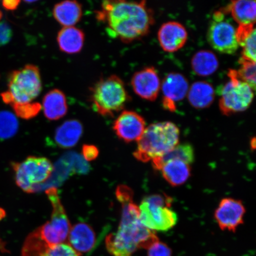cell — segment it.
I'll return each mask as SVG.
<instances>
[{"label":"cell","instance_id":"cell-1","mask_svg":"<svg viewBox=\"0 0 256 256\" xmlns=\"http://www.w3.org/2000/svg\"><path fill=\"white\" fill-rule=\"evenodd\" d=\"M116 196L122 204V215L117 232L106 238L110 254L113 256H131L138 250L148 249L159 241L154 232L140 222L139 206L134 202L132 190L126 186H120Z\"/></svg>","mask_w":256,"mask_h":256},{"label":"cell","instance_id":"cell-2","mask_svg":"<svg viewBox=\"0 0 256 256\" xmlns=\"http://www.w3.org/2000/svg\"><path fill=\"white\" fill-rule=\"evenodd\" d=\"M97 20L106 26L110 36L124 43H130L148 33L154 21L151 9L146 2L124 0L102 2L100 10L96 12Z\"/></svg>","mask_w":256,"mask_h":256},{"label":"cell","instance_id":"cell-3","mask_svg":"<svg viewBox=\"0 0 256 256\" xmlns=\"http://www.w3.org/2000/svg\"><path fill=\"white\" fill-rule=\"evenodd\" d=\"M179 136L178 128L171 122L150 124L137 142L134 156L143 162L162 158L178 145Z\"/></svg>","mask_w":256,"mask_h":256},{"label":"cell","instance_id":"cell-4","mask_svg":"<svg viewBox=\"0 0 256 256\" xmlns=\"http://www.w3.org/2000/svg\"><path fill=\"white\" fill-rule=\"evenodd\" d=\"M42 89L40 70L28 64L9 76L8 90L1 94L2 100L12 108L32 103Z\"/></svg>","mask_w":256,"mask_h":256},{"label":"cell","instance_id":"cell-5","mask_svg":"<svg viewBox=\"0 0 256 256\" xmlns=\"http://www.w3.org/2000/svg\"><path fill=\"white\" fill-rule=\"evenodd\" d=\"M90 92L92 108L104 117H113L124 110L129 100L122 80L116 75L99 80L90 88Z\"/></svg>","mask_w":256,"mask_h":256},{"label":"cell","instance_id":"cell-6","mask_svg":"<svg viewBox=\"0 0 256 256\" xmlns=\"http://www.w3.org/2000/svg\"><path fill=\"white\" fill-rule=\"evenodd\" d=\"M172 200L166 194L150 195L139 206L142 225L152 231L166 232L178 222L177 214L172 210Z\"/></svg>","mask_w":256,"mask_h":256},{"label":"cell","instance_id":"cell-7","mask_svg":"<svg viewBox=\"0 0 256 256\" xmlns=\"http://www.w3.org/2000/svg\"><path fill=\"white\" fill-rule=\"evenodd\" d=\"M46 194L52 204V215L49 222L34 232L42 241L48 246L65 243L68 240L72 226L60 202L58 192L56 188L51 187L46 191Z\"/></svg>","mask_w":256,"mask_h":256},{"label":"cell","instance_id":"cell-8","mask_svg":"<svg viewBox=\"0 0 256 256\" xmlns=\"http://www.w3.org/2000/svg\"><path fill=\"white\" fill-rule=\"evenodd\" d=\"M12 168L16 184L28 194L36 192L37 186L46 182L54 170L52 162L42 156H28L24 162L12 163Z\"/></svg>","mask_w":256,"mask_h":256},{"label":"cell","instance_id":"cell-9","mask_svg":"<svg viewBox=\"0 0 256 256\" xmlns=\"http://www.w3.org/2000/svg\"><path fill=\"white\" fill-rule=\"evenodd\" d=\"M230 78L220 91L219 106L226 116L248 110L254 97V90L240 78L238 72L230 70Z\"/></svg>","mask_w":256,"mask_h":256},{"label":"cell","instance_id":"cell-10","mask_svg":"<svg viewBox=\"0 0 256 256\" xmlns=\"http://www.w3.org/2000/svg\"><path fill=\"white\" fill-rule=\"evenodd\" d=\"M224 8L214 12L208 28L207 38L211 46L219 52L233 54L239 47L236 30L228 18Z\"/></svg>","mask_w":256,"mask_h":256},{"label":"cell","instance_id":"cell-11","mask_svg":"<svg viewBox=\"0 0 256 256\" xmlns=\"http://www.w3.org/2000/svg\"><path fill=\"white\" fill-rule=\"evenodd\" d=\"M245 213V207L241 200L227 198L220 200L214 217L222 231L235 232L236 228L244 222Z\"/></svg>","mask_w":256,"mask_h":256},{"label":"cell","instance_id":"cell-12","mask_svg":"<svg viewBox=\"0 0 256 256\" xmlns=\"http://www.w3.org/2000/svg\"><path fill=\"white\" fill-rule=\"evenodd\" d=\"M146 121L136 112L124 110L115 120L114 130L124 142H138L146 130Z\"/></svg>","mask_w":256,"mask_h":256},{"label":"cell","instance_id":"cell-13","mask_svg":"<svg viewBox=\"0 0 256 256\" xmlns=\"http://www.w3.org/2000/svg\"><path fill=\"white\" fill-rule=\"evenodd\" d=\"M188 82L180 73L171 72L165 76L162 82V104L166 110L174 112L176 104L183 100L187 95Z\"/></svg>","mask_w":256,"mask_h":256},{"label":"cell","instance_id":"cell-14","mask_svg":"<svg viewBox=\"0 0 256 256\" xmlns=\"http://www.w3.org/2000/svg\"><path fill=\"white\" fill-rule=\"evenodd\" d=\"M21 256H80L68 243L48 246L38 236L35 232L26 240Z\"/></svg>","mask_w":256,"mask_h":256},{"label":"cell","instance_id":"cell-15","mask_svg":"<svg viewBox=\"0 0 256 256\" xmlns=\"http://www.w3.org/2000/svg\"><path fill=\"white\" fill-rule=\"evenodd\" d=\"M131 84L137 95L152 102L158 98L161 88L159 76L154 67H146L134 74Z\"/></svg>","mask_w":256,"mask_h":256},{"label":"cell","instance_id":"cell-16","mask_svg":"<svg viewBox=\"0 0 256 256\" xmlns=\"http://www.w3.org/2000/svg\"><path fill=\"white\" fill-rule=\"evenodd\" d=\"M160 46L168 52H174L183 47L188 40V32L184 26L177 22L163 24L158 33Z\"/></svg>","mask_w":256,"mask_h":256},{"label":"cell","instance_id":"cell-17","mask_svg":"<svg viewBox=\"0 0 256 256\" xmlns=\"http://www.w3.org/2000/svg\"><path fill=\"white\" fill-rule=\"evenodd\" d=\"M67 240V243L80 255L92 251L96 242L94 229L86 223H78L72 226Z\"/></svg>","mask_w":256,"mask_h":256},{"label":"cell","instance_id":"cell-18","mask_svg":"<svg viewBox=\"0 0 256 256\" xmlns=\"http://www.w3.org/2000/svg\"><path fill=\"white\" fill-rule=\"evenodd\" d=\"M42 108L48 120H56L66 116L68 104L65 94L59 89H54L44 96Z\"/></svg>","mask_w":256,"mask_h":256},{"label":"cell","instance_id":"cell-19","mask_svg":"<svg viewBox=\"0 0 256 256\" xmlns=\"http://www.w3.org/2000/svg\"><path fill=\"white\" fill-rule=\"evenodd\" d=\"M53 16L58 23L64 28L72 27L81 20L82 6L76 1L60 2L54 6Z\"/></svg>","mask_w":256,"mask_h":256},{"label":"cell","instance_id":"cell-20","mask_svg":"<svg viewBox=\"0 0 256 256\" xmlns=\"http://www.w3.org/2000/svg\"><path fill=\"white\" fill-rule=\"evenodd\" d=\"M84 32L74 26L63 28L57 36L60 50L68 54L79 53L84 46Z\"/></svg>","mask_w":256,"mask_h":256},{"label":"cell","instance_id":"cell-21","mask_svg":"<svg viewBox=\"0 0 256 256\" xmlns=\"http://www.w3.org/2000/svg\"><path fill=\"white\" fill-rule=\"evenodd\" d=\"M160 171L170 184L177 187L185 184L190 178L191 168L186 162L174 160L166 162Z\"/></svg>","mask_w":256,"mask_h":256},{"label":"cell","instance_id":"cell-22","mask_svg":"<svg viewBox=\"0 0 256 256\" xmlns=\"http://www.w3.org/2000/svg\"><path fill=\"white\" fill-rule=\"evenodd\" d=\"M82 132L83 127L80 121L68 120L58 128L54 138L58 146L63 148H72L78 144Z\"/></svg>","mask_w":256,"mask_h":256},{"label":"cell","instance_id":"cell-23","mask_svg":"<svg viewBox=\"0 0 256 256\" xmlns=\"http://www.w3.org/2000/svg\"><path fill=\"white\" fill-rule=\"evenodd\" d=\"M188 102L196 108H207L215 98V90L210 83L206 82H196L192 84L188 92Z\"/></svg>","mask_w":256,"mask_h":256},{"label":"cell","instance_id":"cell-24","mask_svg":"<svg viewBox=\"0 0 256 256\" xmlns=\"http://www.w3.org/2000/svg\"><path fill=\"white\" fill-rule=\"evenodd\" d=\"M227 14H231L236 23L240 24H254L256 15L255 1H232L226 8Z\"/></svg>","mask_w":256,"mask_h":256},{"label":"cell","instance_id":"cell-25","mask_svg":"<svg viewBox=\"0 0 256 256\" xmlns=\"http://www.w3.org/2000/svg\"><path fill=\"white\" fill-rule=\"evenodd\" d=\"M191 64L194 72L200 76L212 74L219 66L216 54L208 50L198 51L192 58Z\"/></svg>","mask_w":256,"mask_h":256},{"label":"cell","instance_id":"cell-26","mask_svg":"<svg viewBox=\"0 0 256 256\" xmlns=\"http://www.w3.org/2000/svg\"><path fill=\"white\" fill-rule=\"evenodd\" d=\"M174 160H181L190 165L194 161V147L188 143L178 144L170 152L162 158L152 160V163L153 168L156 170L160 171L166 162Z\"/></svg>","mask_w":256,"mask_h":256},{"label":"cell","instance_id":"cell-27","mask_svg":"<svg viewBox=\"0 0 256 256\" xmlns=\"http://www.w3.org/2000/svg\"><path fill=\"white\" fill-rule=\"evenodd\" d=\"M18 128V120L14 114L8 111L0 112V139L14 136Z\"/></svg>","mask_w":256,"mask_h":256},{"label":"cell","instance_id":"cell-28","mask_svg":"<svg viewBox=\"0 0 256 256\" xmlns=\"http://www.w3.org/2000/svg\"><path fill=\"white\" fill-rule=\"evenodd\" d=\"M256 28L242 34L238 39V46L242 48L243 59L256 62Z\"/></svg>","mask_w":256,"mask_h":256},{"label":"cell","instance_id":"cell-29","mask_svg":"<svg viewBox=\"0 0 256 256\" xmlns=\"http://www.w3.org/2000/svg\"><path fill=\"white\" fill-rule=\"evenodd\" d=\"M240 68L238 72L242 81L247 83L254 91L256 90V62L243 59L239 60Z\"/></svg>","mask_w":256,"mask_h":256},{"label":"cell","instance_id":"cell-30","mask_svg":"<svg viewBox=\"0 0 256 256\" xmlns=\"http://www.w3.org/2000/svg\"><path fill=\"white\" fill-rule=\"evenodd\" d=\"M18 116L24 120H30L40 113L42 110V105L36 102L16 106L12 107Z\"/></svg>","mask_w":256,"mask_h":256},{"label":"cell","instance_id":"cell-31","mask_svg":"<svg viewBox=\"0 0 256 256\" xmlns=\"http://www.w3.org/2000/svg\"><path fill=\"white\" fill-rule=\"evenodd\" d=\"M172 252L168 245L159 241L148 249V256H172Z\"/></svg>","mask_w":256,"mask_h":256},{"label":"cell","instance_id":"cell-32","mask_svg":"<svg viewBox=\"0 0 256 256\" xmlns=\"http://www.w3.org/2000/svg\"><path fill=\"white\" fill-rule=\"evenodd\" d=\"M12 30L9 24L5 22H0V46L8 44L12 37Z\"/></svg>","mask_w":256,"mask_h":256},{"label":"cell","instance_id":"cell-33","mask_svg":"<svg viewBox=\"0 0 256 256\" xmlns=\"http://www.w3.org/2000/svg\"><path fill=\"white\" fill-rule=\"evenodd\" d=\"M82 154L88 162H92L98 158V150L94 146L85 145L83 146Z\"/></svg>","mask_w":256,"mask_h":256},{"label":"cell","instance_id":"cell-34","mask_svg":"<svg viewBox=\"0 0 256 256\" xmlns=\"http://www.w3.org/2000/svg\"><path fill=\"white\" fill-rule=\"evenodd\" d=\"M20 2V1L11 0V1H3L2 4L3 7L7 10H14L17 9Z\"/></svg>","mask_w":256,"mask_h":256},{"label":"cell","instance_id":"cell-35","mask_svg":"<svg viewBox=\"0 0 256 256\" xmlns=\"http://www.w3.org/2000/svg\"><path fill=\"white\" fill-rule=\"evenodd\" d=\"M6 216V212L4 210H2V208H0V220L4 218ZM0 251L2 252H6V249L4 248V246L3 245V242H1L0 240Z\"/></svg>","mask_w":256,"mask_h":256},{"label":"cell","instance_id":"cell-36","mask_svg":"<svg viewBox=\"0 0 256 256\" xmlns=\"http://www.w3.org/2000/svg\"><path fill=\"white\" fill-rule=\"evenodd\" d=\"M2 14L1 10H0V20H1L2 18Z\"/></svg>","mask_w":256,"mask_h":256}]
</instances>
